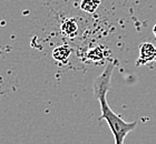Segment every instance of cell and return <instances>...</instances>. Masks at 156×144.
<instances>
[{
	"label": "cell",
	"mask_w": 156,
	"mask_h": 144,
	"mask_svg": "<svg viewBox=\"0 0 156 144\" xmlns=\"http://www.w3.org/2000/svg\"><path fill=\"white\" fill-rule=\"evenodd\" d=\"M115 67H116L115 61H111L106 65L104 71L94 80L93 89H94L95 98L98 100V102L101 104V118H98V121L105 120L107 122L108 128L111 129L112 133L114 135L115 144H124V141L128 133H130L137 128L138 122H127L123 120L120 115L116 114L111 109L107 102V92L111 86L112 74H113Z\"/></svg>",
	"instance_id": "1"
},
{
	"label": "cell",
	"mask_w": 156,
	"mask_h": 144,
	"mask_svg": "<svg viewBox=\"0 0 156 144\" xmlns=\"http://www.w3.org/2000/svg\"><path fill=\"white\" fill-rule=\"evenodd\" d=\"M156 59V48L151 42H144L140 45V57L136 61V65H145Z\"/></svg>",
	"instance_id": "2"
},
{
	"label": "cell",
	"mask_w": 156,
	"mask_h": 144,
	"mask_svg": "<svg viewBox=\"0 0 156 144\" xmlns=\"http://www.w3.org/2000/svg\"><path fill=\"white\" fill-rule=\"evenodd\" d=\"M70 55H72V48L68 45H59V47L54 49V51H52L54 59L58 62H62V63H65L66 61L68 60Z\"/></svg>",
	"instance_id": "3"
},
{
	"label": "cell",
	"mask_w": 156,
	"mask_h": 144,
	"mask_svg": "<svg viewBox=\"0 0 156 144\" xmlns=\"http://www.w3.org/2000/svg\"><path fill=\"white\" fill-rule=\"evenodd\" d=\"M62 32L65 35L73 38L78 33V23L75 19H66L62 25Z\"/></svg>",
	"instance_id": "4"
},
{
	"label": "cell",
	"mask_w": 156,
	"mask_h": 144,
	"mask_svg": "<svg viewBox=\"0 0 156 144\" xmlns=\"http://www.w3.org/2000/svg\"><path fill=\"white\" fill-rule=\"evenodd\" d=\"M99 5H101V0H81L80 8L85 12L93 13L96 11Z\"/></svg>",
	"instance_id": "5"
},
{
	"label": "cell",
	"mask_w": 156,
	"mask_h": 144,
	"mask_svg": "<svg viewBox=\"0 0 156 144\" xmlns=\"http://www.w3.org/2000/svg\"><path fill=\"white\" fill-rule=\"evenodd\" d=\"M153 33H154V35H155V38H156V25L153 27Z\"/></svg>",
	"instance_id": "6"
},
{
	"label": "cell",
	"mask_w": 156,
	"mask_h": 144,
	"mask_svg": "<svg viewBox=\"0 0 156 144\" xmlns=\"http://www.w3.org/2000/svg\"><path fill=\"white\" fill-rule=\"evenodd\" d=\"M155 60H156V59H155Z\"/></svg>",
	"instance_id": "7"
}]
</instances>
